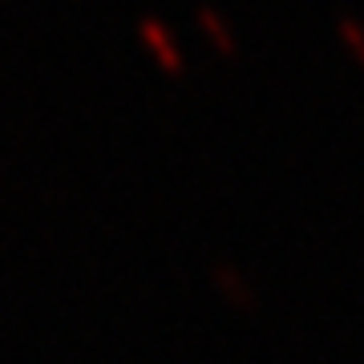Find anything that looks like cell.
Masks as SVG:
<instances>
[{
  "label": "cell",
  "mask_w": 364,
  "mask_h": 364,
  "mask_svg": "<svg viewBox=\"0 0 364 364\" xmlns=\"http://www.w3.org/2000/svg\"><path fill=\"white\" fill-rule=\"evenodd\" d=\"M142 33H146V41L158 49V57H162V65H166V69H178L182 65L178 49H174V41L166 37V28H162V21H158V16H142Z\"/></svg>",
  "instance_id": "cell-1"
},
{
  "label": "cell",
  "mask_w": 364,
  "mask_h": 364,
  "mask_svg": "<svg viewBox=\"0 0 364 364\" xmlns=\"http://www.w3.org/2000/svg\"><path fill=\"white\" fill-rule=\"evenodd\" d=\"M198 21H203V25L210 28V37L219 41V45H223V49H227V53L235 49V41H231V33H227V21H223V16L215 13V9H207V4H203V9H198Z\"/></svg>",
  "instance_id": "cell-2"
},
{
  "label": "cell",
  "mask_w": 364,
  "mask_h": 364,
  "mask_svg": "<svg viewBox=\"0 0 364 364\" xmlns=\"http://www.w3.org/2000/svg\"><path fill=\"white\" fill-rule=\"evenodd\" d=\"M340 33H344V41H348L352 49H356V57L364 61V28H360V21H352V16H340Z\"/></svg>",
  "instance_id": "cell-3"
}]
</instances>
